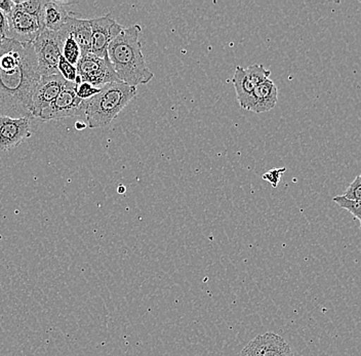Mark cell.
<instances>
[{"label":"cell","mask_w":361,"mask_h":356,"mask_svg":"<svg viewBox=\"0 0 361 356\" xmlns=\"http://www.w3.org/2000/svg\"><path fill=\"white\" fill-rule=\"evenodd\" d=\"M59 38H60L61 44H62V56L70 64L73 66H78L79 60L82 57L81 54L80 47H79L78 42L73 39L64 28H61L58 31Z\"/></svg>","instance_id":"2e32d148"},{"label":"cell","mask_w":361,"mask_h":356,"mask_svg":"<svg viewBox=\"0 0 361 356\" xmlns=\"http://www.w3.org/2000/svg\"><path fill=\"white\" fill-rule=\"evenodd\" d=\"M135 97L137 87H130L123 81H113L104 85L98 94L85 101L87 127H107Z\"/></svg>","instance_id":"3957f363"},{"label":"cell","mask_w":361,"mask_h":356,"mask_svg":"<svg viewBox=\"0 0 361 356\" xmlns=\"http://www.w3.org/2000/svg\"><path fill=\"white\" fill-rule=\"evenodd\" d=\"M87 125L85 123H80V121H78V123H75V128L78 130H85V128H87Z\"/></svg>","instance_id":"d4e9b609"},{"label":"cell","mask_w":361,"mask_h":356,"mask_svg":"<svg viewBox=\"0 0 361 356\" xmlns=\"http://www.w3.org/2000/svg\"><path fill=\"white\" fill-rule=\"evenodd\" d=\"M142 28L135 24L123 28L108 47V59L117 78L130 87L147 85L154 78V74L147 67L142 51L140 35Z\"/></svg>","instance_id":"7a4b0ae2"},{"label":"cell","mask_w":361,"mask_h":356,"mask_svg":"<svg viewBox=\"0 0 361 356\" xmlns=\"http://www.w3.org/2000/svg\"><path fill=\"white\" fill-rule=\"evenodd\" d=\"M16 4L13 0H0V10L6 16L10 15L11 11L15 8Z\"/></svg>","instance_id":"cb8c5ba5"},{"label":"cell","mask_w":361,"mask_h":356,"mask_svg":"<svg viewBox=\"0 0 361 356\" xmlns=\"http://www.w3.org/2000/svg\"><path fill=\"white\" fill-rule=\"evenodd\" d=\"M58 71L68 82L75 83L76 78H78V69L73 65L70 64L63 56L58 64Z\"/></svg>","instance_id":"d6986e66"},{"label":"cell","mask_w":361,"mask_h":356,"mask_svg":"<svg viewBox=\"0 0 361 356\" xmlns=\"http://www.w3.org/2000/svg\"><path fill=\"white\" fill-rule=\"evenodd\" d=\"M13 2L19 6L25 13L34 16L42 21V12H44L47 1L44 0H13Z\"/></svg>","instance_id":"e0dca14e"},{"label":"cell","mask_w":361,"mask_h":356,"mask_svg":"<svg viewBox=\"0 0 361 356\" xmlns=\"http://www.w3.org/2000/svg\"><path fill=\"white\" fill-rule=\"evenodd\" d=\"M69 15L66 6L58 1H47L42 12V26L45 30L58 32L66 24Z\"/></svg>","instance_id":"9a60e30c"},{"label":"cell","mask_w":361,"mask_h":356,"mask_svg":"<svg viewBox=\"0 0 361 356\" xmlns=\"http://www.w3.org/2000/svg\"><path fill=\"white\" fill-rule=\"evenodd\" d=\"M286 171V168H273V170L268 171L267 173H264L263 179L269 182L272 185L273 188H276L279 186V182H281L282 175H283Z\"/></svg>","instance_id":"7402d4cb"},{"label":"cell","mask_w":361,"mask_h":356,"mask_svg":"<svg viewBox=\"0 0 361 356\" xmlns=\"http://www.w3.org/2000/svg\"><path fill=\"white\" fill-rule=\"evenodd\" d=\"M90 21L92 26V54L99 58L108 59V47L121 35L123 27L110 15L90 19Z\"/></svg>","instance_id":"9c48e42d"},{"label":"cell","mask_w":361,"mask_h":356,"mask_svg":"<svg viewBox=\"0 0 361 356\" xmlns=\"http://www.w3.org/2000/svg\"><path fill=\"white\" fill-rule=\"evenodd\" d=\"M75 83L67 82L62 92L47 109L39 115L42 121H60L70 117L85 116V101L76 94Z\"/></svg>","instance_id":"8992f818"},{"label":"cell","mask_w":361,"mask_h":356,"mask_svg":"<svg viewBox=\"0 0 361 356\" xmlns=\"http://www.w3.org/2000/svg\"><path fill=\"white\" fill-rule=\"evenodd\" d=\"M38 67L42 76H51L60 74L58 64L62 58V44L58 33L44 30L34 40L32 44Z\"/></svg>","instance_id":"5b68a950"},{"label":"cell","mask_w":361,"mask_h":356,"mask_svg":"<svg viewBox=\"0 0 361 356\" xmlns=\"http://www.w3.org/2000/svg\"><path fill=\"white\" fill-rule=\"evenodd\" d=\"M270 74V70L266 69L263 65H250L247 68L236 67L232 82L235 87L237 101L243 109L254 90L264 81L269 80Z\"/></svg>","instance_id":"30bf717a"},{"label":"cell","mask_w":361,"mask_h":356,"mask_svg":"<svg viewBox=\"0 0 361 356\" xmlns=\"http://www.w3.org/2000/svg\"><path fill=\"white\" fill-rule=\"evenodd\" d=\"M8 38L20 44H32L44 30L40 19L25 13L17 4L8 16Z\"/></svg>","instance_id":"ba28073f"},{"label":"cell","mask_w":361,"mask_h":356,"mask_svg":"<svg viewBox=\"0 0 361 356\" xmlns=\"http://www.w3.org/2000/svg\"><path fill=\"white\" fill-rule=\"evenodd\" d=\"M68 81L61 74L56 75L42 76L37 87L33 94V116L39 115L58 98L66 87Z\"/></svg>","instance_id":"7c38bea8"},{"label":"cell","mask_w":361,"mask_h":356,"mask_svg":"<svg viewBox=\"0 0 361 356\" xmlns=\"http://www.w3.org/2000/svg\"><path fill=\"white\" fill-rule=\"evenodd\" d=\"M44 121L37 117H0V151L18 147L39 128Z\"/></svg>","instance_id":"277c9868"},{"label":"cell","mask_w":361,"mask_h":356,"mask_svg":"<svg viewBox=\"0 0 361 356\" xmlns=\"http://www.w3.org/2000/svg\"><path fill=\"white\" fill-rule=\"evenodd\" d=\"M100 87H94L89 82H81L79 85H76V94L81 100H90L92 97L96 96L100 92Z\"/></svg>","instance_id":"ffe728a7"},{"label":"cell","mask_w":361,"mask_h":356,"mask_svg":"<svg viewBox=\"0 0 361 356\" xmlns=\"http://www.w3.org/2000/svg\"><path fill=\"white\" fill-rule=\"evenodd\" d=\"M76 69L78 78L82 82H89L100 89L108 83L119 80L109 59L99 58L92 54L82 56Z\"/></svg>","instance_id":"52a82bcc"},{"label":"cell","mask_w":361,"mask_h":356,"mask_svg":"<svg viewBox=\"0 0 361 356\" xmlns=\"http://www.w3.org/2000/svg\"><path fill=\"white\" fill-rule=\"evenodd\" d=\"M334 202H335L338 206L342 207V209L348 211L354 217L357 218L360 222L361 229V200H351L345 197L344 195H340L334 197Z\"/></svg>","instance_id":"ac0fdd59"},{"label":"cell","mask_w":361,"mask_h":356,"mask_svg":"<svg viewBox=\"0 0 361 356\" xmlns=\"http://www.w3.org/2000/svg\"><path fill=\"white\" fill-rule=\"evenodd\" d=\"M277 98H279V90L276 85L272 80H267L254 90L243 109L257 114L264 113L275 107Z\"/></svg>","instance_id":"4fadbf2b"},{"label":"cell","mask_w":361,"mask_h":356,"mask_svg":"<svg viewBox=\"0 0 361 356\" xmlns=\"http://www.w3.org/2000/svg\"><path fill=\"white\" fill-rule=\"evenodd\" d=\"M239 356H295L290 345L273 333L259 335L243 349Z\"/></svg>","instance_id":"8fae6325"},{"label":"cell","mask_w":361,"mask_h":356,"mask_svg":"<svg viewBox=\"0 0 361 356\" xmlns=\"http://www.w3.org/2000/svg\"><path fill=\"white\" fill-rule=\"evenodd\" d=\"M81 49L82 56L92 54V26L90 20L79 19L70 13L66 24L63 26Z\"/></svg>","instance_id":"5bb4252c"},{"label":"cell","mask_w":361,"mask_h":356,"mask_svg":"<svg viewBox=\"0 0 361 356\" xmlns=\"http://www.w3.org/2000/svg\"><path fill=\"white\" fill-rule=\"evenodd\" d=\"M117 191H118V193H121V195H123V193H126V188L123 186V185H121V186L118 187V189H117Z\"/></svg>","instance_id":"484cf974"},{"label":"cell","mask_w":361,"mask_h":356,"mask_svg":"<svg viewBox=\"0 0 361 356\" xmlns=\"http://www.w3.org/2000/svg\"><path fill=\"white\" fill-rule=\"evenodd\" d=\"M343 195L348 200H361V173L349 185L348 188Z\"/></svg>","instance_id":"44dd1931"},{"label":"cell","mask_w":361,"mask_h":356,"mask_svg":"<svg viewBox=\"0 0 361 356\" xmlns=\"http://www.w3.org/2000/svg\"><path fill=\"white\" fill-rule=\"evenodd\" d=\"M40 80L32 44L6 38L0 44V117H32L33 94Z\"/></svg>","instance_id":"6da1fadb"},{"label":"cell","mask_w":361,"mask_h":356,"mask_svg":"<svg viewBox=\"0 0 361 356\" xmlns=\"http://www.w3.org/2000/svg\"><path fill=\"white\" fill-rule=\"evenodd\" d=\"M8 38V16L0 10V44Z\"/></svg>","instance_id":"603a6c76"}]
</instances>
